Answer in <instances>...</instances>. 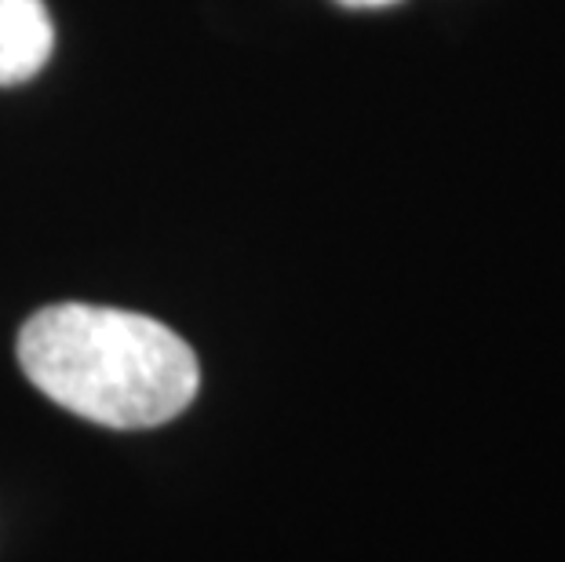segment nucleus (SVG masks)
Returning a JSON list of instances; mask_svg holds the SVG:
<instances>
[{
	"label": "nucleus",
	"mask_w": 565,
	"mask_h": 562,
	"mask_svg": "<svg viewBox=\"0 0 565 562\" xmlns=\"http://www.w3.org/2000/svg\"><path fill=\"white\" fill-rule=\"evenodd\" d=\"M347 8H387V4H398V0H340Z\"/></svg>",
	"instance_id": "obj_3"
},
{
	"label": "nucleus",
	"mask_w": 565,
	"mask_h": 562,
	"mask_svg": "<svg viewBox=\"0 0 565 562\" xmlns=\"http://www.w3.org/2000/svg\"><path fill=\"white\" fill-rule=\"evenodd\" d=\"M19 362L55 405L121 432L172 421L201 384L183 337L147 315L95 304L38 310L19 332Z\"/></svg>",
	"instance_id": "obj_1"
},
{
	"label": "nucleus",
	"mask_w": 565,
	"mask_h": 562,
	"mask_svg": "<svg viewBox=\"0 0 565 562\" xmlns=\"http://www.w3.org/2000/svg\"><path fill=\"white\" fill-rule=\"evenodd\" d=\"M52 47L55 26L44 0H0V85L38 77Z\"/></svg>",
	"instance_id": "obj_2"
}]
</instances>
